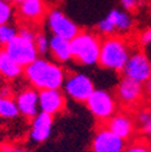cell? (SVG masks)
<instances>
[{
  "label": "cell",
  "mask_w": 151,
  "mask_h": 152,
  "mask_svg": "<svg viewBox=\"0 0 151 152\" xmlns=\"http://www.w3.org/2000/svg\"><path fill=\"white\" fill-rule=\"evenodd\" d=\"M23 75L28 83L36 91L61 89L67 77V71L59 63L45 57H37L24 68Z\"/></svg>",
  "instance_id": "6da1fadb"
},
{
  "label": "cell",
  "mask_w": 151,
  "mask_h": 152,
  "mask_svg": "<svg viewBox=\"0 0 151 152\" xmlns=\"http://www.w3.org/2000/svg\"><path fill=\"white\" fill-rule=\"evenodd\" d=\"M130 53V44L126 37L121 35L106 36L102 40L98 64L104 69L122 72Z\"/></svg>",
  "instance_id": "7a4b0ae2"
},
{
  "label": "cell",
  "mask_w": 151,
  "mask_h": 152,
  "mask_svg": "<svg viewBox=\"0 0 151 152\" xmlns=\"http://www.w3.org/2000/svg\"><path fill=\"white\" fill-rule=\"evenodd\" d=\"M102 39L93 31L80 30V33L70 40L71 61L84 66H93L99 62Z\"/></svg>",
  "instance_id": "3957f363"
},
{
  "label": "cell",
  "mask_w": 151,
  "mask_h": 152,
  "mask_svg": "<svg viewBox=\"0 0 151 152\" xmlns=\"http://www.w3.org/2000/svg\"><path fill=\"white\" fill-rule=\"evenodd\" d=\"M134 21L129 12L120 9H112L108 15L97 23V31L103 36L122 35L133 29Z\"/></svg>",
  "instance_id": "277c9868"
},
{
  "label": "cell",
  "mask_w": 151,
  "mask_h": 152,
  "mask_svg": "<svg viewBox=\"0 0 151 152\" xmlns=\"http://www.w3.org/2000/svg\"><path fill=\"white\" fill-rule=\"evenodd\" d=\"M86 105L93 117L100 122H106L114 116L119 106L116 98L105 89H94L87 99Z\"/></svg>",
  "instance_id": "5b68a950"
},
{
  "label": "cell",
  "mask_w": 151,
  "mask_h": 152,
  "mask_svg": "<svg viewBox=\"0 0 151 152\" xmlns=\"http://www.w3.org/2000/svg\"><path fill=\"white\" fill-rule=\"evenodd\" d=\"M45 21L52 36L63 37L70 41L80 33L79 26L59 9L50 10L45 17Z\"/></svg>",
  "instance_id": "8992f818"
},
{
  "label": "cell",
  "mask_w": 151,
  "mask_h": 152,
  "mask_svg": "<svg viewBox=\"0 0 151 152\" xmlns=\"http://www.w3.org/2000/svg\"><path fill=\"white\" fill-rule=\"evenodd\" d=\"M115 93L117 104H120L123 109L133 110L143 102L145 91L144 85L123 76L116 87Z\"/></svg>",
  "instance_id": "52a82bcc"
},
{
  "label": "cell",
  "mask_w": 151,
  "mask_h": 152,
  "mask_svg": "<svg viewBox=\"0 0 151 152\" xmlns=\"http://www.w3.org/2000/svg\"><path fill=\"white\" fill-rule=\"evenodd\" d=\"M64 93L69 98L79 103H86L93 93L94 83L89 76L82 72H71L65 77L63 83Z\"/></svg>",
  "instance_id": "ba28073f"
},
{
  "label": "cell",
  "mask_w": 151,
  "mask_h": 152,
  "mask_svg": "<svg viewBox=\"0 0 151 152\" xmlns=\"http://www.w3.org/2000/svg\"><path fill=\"white\" fill-rule=\"evenodd\" d=\"M4 50L7 52V54L12 59H15L23 68L29 65L32 62H34L37 57H39L34 40L24 37L20 34H18L10 44H7L4 47Z\"/></svg>",
  "instance_id": "9c48e42d"
},
{
  "label": "cell",
  "mask_w": 151,
  "mask_h": 152,
  "mask_svg": "<svg viewBox=\"0 0 151 152\" xmlns=\"http://www.w3.org/2000/svg\"><path fill=\"white\" fill-rule=\"evenodd\" d=\"M125 77L134 80L145 85L151 79V61L149 57L140 51L132 52L122 70Z\"/></svg>",
  "instance_id": "30bf717a"
},
{
  "label": "cell",
  "mask_w": 151,
  "mask_h": 152,
  "mask_svg": "<svg viewBox=\"0 0 151 152\" xmlns=\"http://www.w3.org/2000/svg\"><path fill=\"white\" fill-rule=\"evenodd\" d=\"M125 147L126 141L105 126H100L96 130L91 144L92 152H123Z\"/></svg>",
  "instance_id": "8fae6325"
},
{
  "label": "cell",
  "mask_w": 151,
  "mask_h": 152,
  "mask_svg": "<svg viewBox=\"0 0 151 152\" xmlns=\"http://www.w3.org/2000/svg\"><path fill=\"white\" fill-rule=\"evenodd\" d=\"M48 12L45 0H23L17 5L18 17L24 24H37Z\"/></svg>",
  "instance_id": "7c38bea8"
},
{
  "label": "cell",
  "mask_w": 151,
  "mask_h": 152,
  "mask_svg": "<svg viewBox=\"0 0 151 152\" xmlns=\"http://www.w3.org/2000/svg\"><path fill=\"white\" fill-rule=\"evenodd\" d=\"M20 115L27 120H33L39 113V91L24 87L17 93L15 98Z\"/></svg>",
  "instance_id": "4fadbf2b"
},
{
  "label": "cell",
  "mask_w": 151,
  "mask_h": 152,
  "mask_svg": "<svg viewBox=\"0 0 151 152\" xmlns=\"http://www.w3.org/2000/svg\"><path fill=\"white\" fill-rule=\"evenodd\" d=\"M67 107L65 96L61 89L39 91V111L56 116Z\"/></svg>",
  "instance_id": "5bb4252c"
},
{
  "label": "cell",
  "mask_w": 151,
  "mask_h": 152,
  "mask_svg": "<svg viewBox=\"0 0 151 152\" xmlns=\"http://www.w3.org/2000/svg\"><path fill=\"white\" fill-rule=\"evenodd\" d=\"M105 127L126 141L134 135L136 121L128 112H116L105 122Z\"/></svg>",
  "instance_id": "9a60e30c"
},
{
  "label": "cell",
  "mask_w": 151,
  "mask_h": 152,
  "mask_svg": "<svg viewBox=\"0 0 151 152\" xmlns=\"http://www.w3.org/2000/svg\"><path fill=\"white\" fill-rule=\"evenodd\" d=\"M52 127H53V116L39 111V113L32 120L30 133H29L30 139L37 144L45 142L51 137Z\"/></svg>",
  "instance_id": "2e32d148"
},
{
  "label": "cell",
  "mask_w": 151,
  "mask_h": 152,
  "mask_svg": "<svg viewBox=\"0 0 151 152\" xmlns=\"http://www.w3.org/2000/svg\"><path fill=\"white\" fill-rule=\"evenodd\" d=\"M23 71L24 68L22 65L12 59L4 48L0 50V76H3L5 81L20 79L23 75Z\"/></svg>",
  "instance_id": "e0dca14e"
},
{
  "label": "cell",
  "mask_w": 151,
  "mask_h": 152,
  "mask_svg": "<svg viewBox=\"0 0 151 152\" xmlns=\"http://www.w3.org/2000/svg\"><path fill=\"white\" fill-rule=\"evenodd\" d=\"M48 52L51 53L52 58L57 63H68L71 61V50H70V41L63 37L51 36Z\"/></svg>",
  "instance_id": "ac0fdd59"
},
{
  "label": "cell",
  "mask_w": 151,
  "mask_h": 152,
  "mask_svg": "<svg viewBox=\"0 0 151 152\" xmlns=\"http://www.w3.org/2000/svg\"><path fill=\"white\" fill-rule=\"evenodd\" d=\"M136 124L138 126L140 134L146 140H151V109L143 107L136 113Z\"/></svg>",
  "instance_id": "d6986e66"
},
{
  "label": "cell",
  "mask_w": 151,
  "mask_h": 152,
  "mask_svg": "<svg viewBox=\"0 0 151 152\" xmlns=\"http://www.w3.org/2000/svg\"><path fill=\"white\" fill-rule=\"evenodd\" d=\"M18 116L20 111L13 97H0V117L12 120Z\"/></svg>",
  "instance_id": "ffe728a7"
},
{
  "label": "cell",
  "mask_w": 151,
  "mask_h": 152,
  "mask_svg": "<svg viewBox=\"0 0 151 152\" xmlns=\"http://www.w3.org/2000/svg\"><path fill=\"white\" fill-rule=\"evenodd\" d=\"M18 35V27L12 22L0 26V46L5 47Z\"/></svg>",
  "instance_id": "44dd1931"
},
{
  "label": "cell",
  "mask_w": 151,
  "mask_h": 152,
  "mask_svg": "<svg viewBox=\"0 0 151 152\" xmlns=\"http://www.w3.org/2000/svg\"><path fill=\"white\" fill-rule=\"evenodd\" d=\"M35 47L37 50V53H39L40 57H44L48 53V45H50V39L46 33L37 30L36 35H35Z\"/></svg>",
  "instance_id": "7402d4cb"
},
{
  "label": "cell",
  "mask_w": 151,
  "mask_h": 152,
  "mask_svg": "<svg viewBox=\"0 0 151 152\" xmlns=\"http://www.w3.org/2000/svg\"><path fill=\"white\" fill-rule=\"evenodd\" d=\"M15 17V9L13 5L0 0V26L12 22Z\"/></svg>",
  "instance_id": "603a6c76"
},
{
  "label": "cell",
  "mask_w": 151,
  "mask_h": 152,
  "mask_svg": "<svg viewBox=\"0 0 151 152\" xmlns=\"http://www.w3.org/2000/svg\"><path fill=\"white\" fill-rule=\"evenodd\" d=\"M151 151V145L146 139H139V140H133L130 144L126 145L123 152H150Z\"/></svg>",
  "instance_id": "cb8c5ba5"
},
{
  "label": "cell",
  "mask_w": 151,
  "mask_h": 152,
  "mask_svg": "<svg viewBox=\"0 0 151 152\" xmlns=\"http://www.w3.org/2000/svg\"><path fill=\"white\" fill-rule=\"evenodd\" d=\"M120 5L122 10L130 13L140 6V0H120Z\"/></svg>",
  "instance_id": "d4e9b609"
},
{
  "label": "cell",
  "mask_w": 151,
  "mask_h": 152,
  "mask_svg": "<svg viewBox=\"0 0 151 152\" xmlns=\"http://www.w3.org/2000/svg\"><path fill=\"white\" fill-rule=\"evenodd\" d=\"M138 39H139V44L141 46H147L151 44V28H147V29H144L139 36H138Z\"/></svg>",
  "instance_id": "484cf974"
},
{
  "label": "cell",
  "mask_w": 151,
  "mask_h": 152,
  "mask_svg": "<svg viewBox=\"0 0 151 152\" xmlns=\"http://www.w3.org/2000/svg\"><path fill=\"white\" fill-rule=\"evenodd\" d=\"M0 152H27L23 147L20 146H12V145H3L0 146Z\"/></svg>",
  "instance_id": "4316f807"
},
{
  "label": "cell",
  "mask_w": 151,
  "mask_h": 152,
  "mask_svg": "<svg viewBox=\"0 0 151 152\" xmlns=\"http://www.w3.org/2000/svg\"><path fill=\"white\" fill-rule=\"evenodd\" d=\"M144 91H145V93H146V96L151 99V79L145 83V87H144Z\"/></svg>",
  "instance_id": "83f0119b"
},
{
  "label": "cell",
  "mask_w": 151,
  "mask_h": 152,
  "mask_svg": "<svg viewBox=\"0 0 151 152\" xmlns=\"http://www.w3.org/2000/svg\"><path fill=\"white\" fill-rule=\"evenodd\" d=\"M4 1H6V3H9L11 5H18L21 1H23V0H4Z\"/></svg>",
  "instance_id": "f1b7e54d"
},
{
  "label": "cell",
  "mask_w": 151,
  "mask_h": 152,
  "mask_svg": "<svg viewBox=\"0 0 151 152\" xmlns=\"http://www.w3.org/2000/svg\"><path fill=\"white\" fill-rule=\"evenodd\" d=\"M4 83H5V80H4V77H3V76H0V88H1V87L4 86Z\"/></svg>",
  "instance_id": "f546056e"
},
{
  "label": "cell",
  "mask_w": 151,
  "mask_h": 152,
  "mask_svg": "<svg viewBox=\"0 0 151 152\" xmlns=\"http://www.w3.org/2000/svg\"><path fill=\"white\" fill-rule=\"evenodd\" d=\"M150 15H151V5H150Z\"/></svg>",
  "instance_id": "4dcf8cb0"
},
{
  "label": "cell",
  "mask_w": 151,
  "mask_h": 152,
  "mask_svg": "<svg viewBox=\"0 0 151 152\" xmlns=\"http://www.w3.org/2000/svg\"><path fill=\"white\" fill-rule=\"evenodd\" d=\"M150 152H151V151H150Z\"/></svg>",
  "instance_id": "1f68e13d"
}]
</instances>
